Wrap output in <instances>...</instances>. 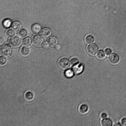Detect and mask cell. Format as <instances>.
<instances>
[{
	"label": "cell",
	"instance_id": "cell-1",
	"mask_svg": "<svg viewBox=\"0 0 126 126\" xmlns=\"http://www.w3.org/2000/svg\"><path fill=\"white\" fill-rule=\"evenodd\" d=\"M12 51L11 47L8 45L2 46L0 48L1 53L5 57H8L10 56L12 54Z\"/></svg>",
	"mask_w": 126,
	"mask_h": 126
},
{
	"label": "cell",
	"instance_id": "cell-2",
	"mask_svg": "<svg viewBox=\"0 0 126 126\" xmlns=\"http://www.w3.org/2000/svg\"><path fill=\"white\" fill-rule=\"evenodd\" d=\"M70 64L69 60L65 58L60 59L58 62V65L59 67L63 70H65L68 68Z\"/></svg>",
	"mask_w": 126,
	"mask_h": 126
},
{
	"label": "cell",
	"instance_id": "cell-3",
	"mask_svg": "<svg viewBox=\"0 0 126 126\" xmlns=\"http://www.w3.org/2000/svg\"><path fill=\"white\" fill-rule=\"evenodd\" d=\"M98 50V47L96 45L93 44L89 45L87 47L86 50L87 53L91 56H94Z\"/></svg>",
	"mask_w": 126,
	"mask_h": 126
},
{
	"label": "cell",
	"instance_id": "cell-4",
	"mask_svg": "<svg viewBox=\"0 0 126 126\" xmlns=\"http://www.w3.org/2000/svg\"><path fill=\"white\" fill-rule=\"evenodd\" d=\"M41 37L38 35L33 36L32 39V42L33 44L36 47L41 46L44 41V40Z\"/></svg>",
	"mask_w": 126,
	"mask_h": 126
},
{
	"label": "cell",
	"instance_id": "cell-5",
	"mask_svg": "<svg viewBox=\"0 0 126 126\" xmlns=\"http://www.w3.org/2000/svg\"><path fill=\"white\" fill-rule=\"evenodd\" d=\"M10 45L13 47H16L18 46L21 42V39L18 36H13L9 41Z\"/></svg>",
	"mask_w": 126,
	"mask_h": 126
},
{
	"label": "cell",
	"instance_id": "cell-6",
	"mask_svg": "<svg viewBox=\"0 0 126 126\" xmlns=\"http://www.w3.org/2000/svg\"><path fill=\"white\" fill-rule=\"evenodd\" d=\"M119 57L116 54L113 53L110 54L108 57L109 62L113 64L117 63L119 61Z\"/></svg>",
	"mask_w": 126,
	"mask_h": 126
},
{
	"label": "cell",
	"instance_id": "cell-7",
	"mask_svg": "<svg viewBox=\"0 0 126 126\" xmlns=\"http://www.w3.org/2000/svg\"><path fill=\"white\" fill-rule=\"evenodd\" d=\"M40 34L41 36L43 38H47L51 35L52 32L51 30L49 28L45 27L41 30Z\"/></svg>",
	"mask_w": 126,
	"mask_h": 126
},
{
	"label": "cell",
	"instance_id": "cell-8",
	"mask_svg": "<svg viewBox=\"0 0 126 126\" xmlns=\"http://www.w3.org/2000/svg\"><path fill=\"white\" fill-rule=\"evenodd\" d=\"M84 68L83 65L81 64H77L73 66L72 70L74 73L78 75L81 74Z\"/></svg>",
	"mask_w": 126,
	"mask_h": 126
},
{
	"label": "cell",
	"instance_id": "cell-9",
	"mask_svg": "<svg viewBox=\"0 0 126 126\" xmlns=\"http://www.w3.org/2000/svg\"><path fill=\"white\" fill-rule=\"evenodd\" d=\"M22 27L21 23L18 21H15L12 23L11 27L13 30L15 31H18Z\"/></svg>",
	"mask_w": 126,
	"mask_h": 126
},
{
	"label": "cell",
	"instance_id": "cell-10",
	"mask_svg": "<svg viewBox=\"0 0 126 126\" xmlns=\"http://www.w3.org/2000/svg\"><path fill=\"white\" fill-rule=\"evenodd\" d=\"M23 97L24 99L26 101H31L34 99L33 94L31 92L27 91L24 93Z\"/></svg>",
	"mask_w": 126,
	"mask_h": 126
},
{
	"label": "cell",
	"instance_id": "cell-11",
	"mask_svg": "<svg viewBox=\"0 0 126 126\" xmlns=\"http://www.w3.org/2000/svg\"><path fill=\"white\" fill-rule=\"evenodd\" d=\"M89 108L87 105L85 104L81 105L79 108V113L82 115H85L88 112Z\"/></svg>",
	"mask_w": 126,
	"mask_h": 126
},
{
	"label": "cell",
	"instance_id": "cell-12",
	"mask_svg": "<svg viewBox=\"0 0 126 126\" xmlns=\"http://www.w3.org/2000/svg\"><path fill=\"white\" fill-rule=\"evenodd\" d=\"M30 49L29 48L26 47L24 46L22 47L20 50V55L24 57L28 56L30 53Z\"/></svg>",
	"mask_w": 126,
	"mask_h": 126
},
{
	"label": "cell",
	"instance_id": "cell-13",
	"mask_svg": "<svg viewBox=\"0 0 126 126\" xmlns=\"http://www.w3.org/2000/svg\"><path fill=\"white\" fill-rule=\"evenodd\" d=\"M41 29V26L38 23L34 24L31 27V30L35 33H38L40 32Z\"/></svg>",
	"mask_w": 126,
	"mask_h": 126
},
{
	"label": "cell",
	"instance_id": "cell-14",
	"mask_svg": "<svg viewBox=\"0 0 126 126\" xmlns=\"http://www.w3.org/2000/svg\"><path fill=\"white\" fill-rule=\"evenodd\" d=\"M48 42L50 46L53 47L55 46L57 44L58 40L56 37L52 36L49 39Z\"/></svg>",
	"mask_w": 126,
	"mask_h": 126
},
{
	"label": "cell",
	"instance_id": "cell-15",
	"mask_svg": "<svg viewBox=\"0 0 126 126\" xmlns=\"http://www.w3.org/2000/svg\"><path fill=\"white\" fill-rule=\"evenodd\" d=\"M112 123V122L110 119L106 118L103 119L101 122V125L103 126H111Z\"/></svg>",
	"mask_w": 126,
	"mask_h": 126
},
{
	"label": "cell",
	"instance_id": "cell-16",
	"mask_svg": "<svg viewBox=\"0 0 126 126\" xmlns=\"http://www.w3.org/2000/svg\"><path fill=\"white\" fill-rule=\"evenodd\" d=\"M85 42L87 44H89L93 43L94 41L93 37L91 35L86 36L85 38Z\"/></svg>",
	"mask_w": 126,
	"mask_h": 126
},
{
	"label": "cell",
	"instance_id": "cell-17",
	"mask_svg": "<svg viewBox=\"0 0 126 126\" xmlns=\"http://www.w3.org/2000/svg\"><path fill=\"white\" fill-rule=\"evenodd\" d=\"M31 43V39L29 37H27L23 39L22 41V45L25 46H29Z\"/></svg>",
	"mask_w": 126,
	"mask_h": 126
},
{
	"label": "cell",
	"instance_id": "cell-18",
	"mask_svg": "<svg viewBox=\"0 0 126 126\" xmlns=\"http://www.w3.org/2000/svg\"><path fill=\"white\" fill-rule=\"evenodd\" d=\"M74 73L72 70L69 69L66 70L64 73L65 76L68 78H71L73 77Z\"/></svg>",
	"mask_w": 126,
	"mask_h": 126
},
{
	"label": "cell",
	"instance_id": "cell-19",
	"mask_svg": "<svg viewBox=\"0 0 126 126\" xmlns=\"http://www.w3.org/2000/svg\"><path fill=\"white\" fill-rule=\"evenodd\" d=\"M105 53L102 50H99L97 54V58L100 60H102L105 57Z\"/></svg>",
	"mask_w": 126,
	"mask_h": 126
},
{
	"label": "cell",
	"instance_id": "cell-20",
	"mask_svg": "<svg viewBox=\"0 0 126 126\" xmlns=\"http://www.w3.org/2000/svg\"><path fill=\"white\" fill-rule=\"evenodd\" d=\"M11 24V21L9 19H6L4 20L2 22V25L5 28H8L9 27Z\"/></svg>",
	"mask_w": 126,
	"mask_h": 126
},
{
	"label": "cell",
	"instance_id": "cell-21",
	"mask_svg": "<svg viewBox=\"0 0 126 126\" xmlns=\"http://www.w3.org/2000/svg\"><path fill=\"white\" fill-rule=\"evenodd\" d=\"M14 34V32L11 29H8L6 32L5 35L8 38H9L12 37Z\"/></svg>",
	"mask_w": 126,
	"mask_h": 126
},
{
	"label": "cell",
	"instance_id": "cell-22",
	"mask_svg": "<svg viewBox=\"0 0 126 126\" xmlns=\"http://www.w3.org/2000/svg\"><path fill=\"white\" fill-rule=\"evenodd\" d=\"M27 34V31L24 29H22L18 33V35L20 37H25Z\"/></svg>",
	"mask_w": 126,
	"mask_h": 126
},
{
	"label": "cell",
	"instance_id": "cell-23",
	"mask_svg": "<svg viewBox=\"0 0 126 126\" xmlns=\"http://www.w3.org/2000/svg\"><path fill=\"white\" fill-rule=\"evenodd\" d=\"M79 61L75 58H73L71 59L70 62V64L71 65L73 66L78 63Z\"/></svg>",
	"mask_w": 126,
	"mask_h": 126
},
{
	"label": "cell",
	"instance_id": "cell-24",
	"mask_svg": "<svg viewBox=\"0 0 126 126\" xmlns=\"http://www.w3.org/2000/svg\"><path fill=\"white\" fill-rule=\"evenodd\" d=\"M6 62V60L5 58L2 57H0V64L1 65H4Z\"/></svg>",
	"mask_w": 126,
	"mask_h": 126
},
{
	"label": "cell",
	"instance_id": "cell-25",
	"mask_svg": "<svg viewBox=\"0 0 126 126\" xmlns=\"http://www.w3.org/2000/svg\"><path fill=\"white\" fill-rule=\"evenodd\" d=\"M49 45L48 42H45L43 44L42 47L44 49L48 48Z\"/></svg>",
	"mask_w": 126,
	"mask_h": 126
},
{
	"label": "cell",
	"instance_id": "cell-26",
	"mask_svg": "<svg viewBox=\"0 0 126 126\" xmlns=\"http://www.w3.org/2000/svg\"><path fill=\"white\" fill-rule=\"evenodd\" d=\"M111 52L112 51L109 48H107L105 49V53L107 55H108L110 54Z\"/></svg>",
	"mask_w": 126,
	"mask_h": 126
},
{
	"label": "cell",
	"instance_id": "cell-27",
	"mask_svg": "<svg viewBox=\"0 0 126 126\" xmlns=\"http://www.w3.org/2000/svg\"><path fill=\"white\" fill-rule=\"evenodd\" d=\"M121 124L123 126H126V118L122 119L121 121Z\"/></svg>",
	"mask_w": 126,
	"mask_h": 126
},
{
	"label": "cell",
	"instance_id": "cell-28",
	"mask_svg": "<svg viewBox=\"0 0 126 126\" xmlns=\"http://www.w3.org/2000/svg\"><path fill=\"white\" fill-rule=\"evenodd\" d=\"M107 114L103 112L102 113L101 115V117L102 118H105L107 117Z\"/></svg>",
	"mask_w": 126,
	"mask_h": 126
},
{
	"label": "cell",
	"instance_id": "cell-29",
	"mask_svg": "<svg viewBox=\"0 0 126 126\" xmlns=\"http://www.w3.org/2000/svg\"><path fill=\"white\" fill-rule=\"evenodd\" d=\"M60 47L59 45H57L55 46V48L56 50H58L59 49Z\"/></svg>",
	"mask_w": 126,
	"mask_h": 126
},
{
	"label": "cell",
	"instance_id": "cell-30",
	"mask_svg": "<svg viewBox=\"0 0 126 126\" xmlns=\"http://www.w3.org/2000/svg\"><path fill=\"white\" fill-rule=\"evenodd\" d=\"M122 126L121 124L120 123H118L116 124L115 125H114V126Z\"/></svg>",
	"mask_w": 126,
	"mask_h": 126
},
{
	"label": "cell",
	"instance_id": "cell-31",
	"mask_svg": "<svg viewBox=\"0 0 126 126\" xmlns=\"http://www.w3.org/2000/svg\"><path fill=\"white\" fill-rule=\"evenodd\" d=\"M3 41H2V40L1 39H0V45H1V44H3Z\"/></svg>",
	"mask_w": 126,
	"mask_h": 126
}]
</instances>
